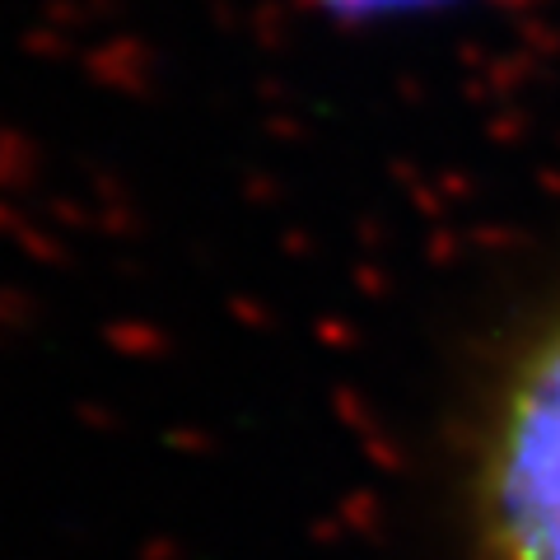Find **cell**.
<instances>
[{
  "label": "cell",
  "instance_id": "obj_1",
  "mask_svg": "<svg viewBox=\"0 0 560 560\" xmlns=\"http://www.w3.org/2000/svg\"><path fill=\"white\" fill-rule=\"evenodd\" d=\"M486 560H560V318L504 370L471 471Z\"/></svg>",
  "mask_w": 560,
  "mask_h": 560
}]
</instances>
